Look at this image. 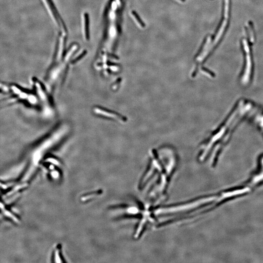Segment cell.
<instances>
[{
  "label": "cell",
  "instance_id": "5b68a950",
  "mask_svg": "<svg viewBox=\"0 0 263 263\" xmlns=\"http://www.w3.org/2000/svg\"><path fill=\"white\" fill-rule=\"evenodd\" d=\"M84 32L85 35V39L88 40L90 39V33H89V15L87 13H84Z\"/></svg>",
  "mask_w": 263,
  "mask_h": 263
},
{
  "label": "cell",
  "instance_id": "ba28073f",
  "mask_svg": "<svg viewBox=\"0 0 263 263\" xmlns=\"http://www.w3.org/2000/svg\"><path fill=\"white\" fill-rule=\"evenodd\" d=\"M120 1H121V0H120Z\"/></svg>",
  "mask_w": 263,
  "mask_h": 263
},
{
  "label": "cell",
  "instance_id": "277c9868",
  "mask_svg": "<svg viewBox=\"0 0 263 263\" xmlns=\"http://www.w3.org/2000/svg\"><path fill=\"white\" fill-rule=\"evenodd\" d=\"M47 5V8L50 11L52 17L54 18L56 24L61 30V33L67 34V28L64 24L63 20L59 15V13L57 11L55 5L52 0H44Z\"/></svg>",
  "mask_w": 263,
  "mask_h": 263
},
{
  "label": "cell",
  "instance_id": "3957f363",
  "mask_svg": "<svg viewBox=\"0 0 263 263\" xmlns=\"http://www.w3.org/2000/svg\"><path fill=\"white\" fill-rule=\"evenodd\" d=\"M224 5V18L223 19V22L222 23L221 26L220 27L219 30L218 31L217 33L215 36V39L214 40L213 42H212L211 45L207 49L205 53L203 54V57L201 59V63H203L207 58L208 56L209 55V53L212 51L213 48L216 45L219 41L222 36L223 35V33L224 32L225 28L227 26V24L228 23V17H229V0H225Z\"/></svg>",
  "mask_w": 263,
  "mask_h": 263
},
{
  "label": "cell",
  "instance_id": "6da1fadb",
  "mask_svg": "<svg viewBox=\"0 0 263 263\" xmlns=\"http://www.w3.org/2000/svg\"><path fill=\"white\" fill-rule=\"evenodd\" d=\"M250 101L241 100L216 130L213 132L202 147L199 156L200 161H204L212 151V165L215 167L222 152L228 144L240 122L253 108Z\"/></svg>",
  "mask_w": 263,
  "mask_h": 263
},
{
  "label": "cell",
  "instance_id": "7a4b0ae2",
  "mask_svg": "<svg viewBox=\"0 0 263 263\" xmlns=\"http://www.w3.org/2000/svg\"><path fill=\"white\" fill-rule=\"evenodd\" d=\"M244 49L245 52V64L242 74L240 78V82L244 86H247L252 81V64L250 50L246 39L243 40Z\"/></svg>",
  "mask_w": 263,
  "mask_h": 263
},
{
  "label": "cell",
  "instance_id": "52a82bcc",
  "mask_svg": "<svg viewBox=\"0 0 263 263\" xmlns=\"http://www.w3.org/2000/svg\"><path fill=\"white\" fill-rule=\"evenodd\" d=\"M180 1H181V2H184L186 1V0H180Z\"/></svg>",
  "mask_w": 263,
  "mask_h": 263
},
{
  "label": "cell",
  "instance_id": "8992f818",
  "mask_svg": "<svg viewBox=\"0 0 263 263\" xmlns=\"http://www.w3.org/2000/svg\"><path fill=\"white\" fill-rule=\"evenodd\" d=\"M132 14L134 16L135 19H136L138 23L140 24L141 27H142V28L145 27L146 24H145V23H144V22L142 21V20L141 19V18L140 17V16H139L138 13H137L135 10H133V11H132Z\"/></svg>",
  "mask_w": 263,
  "mask_h": 263
}]
</instances>
